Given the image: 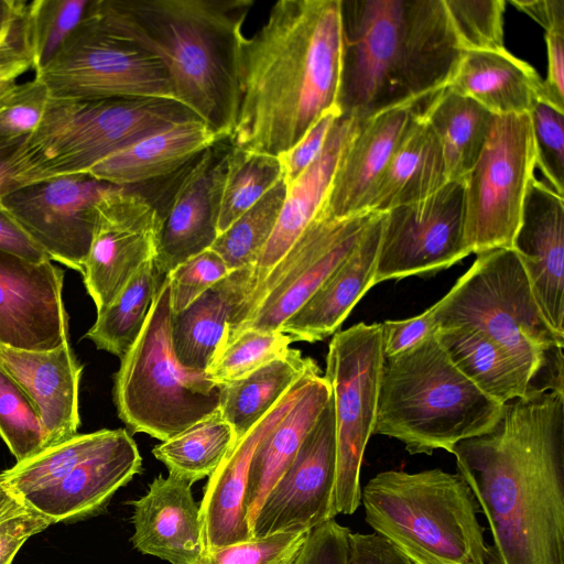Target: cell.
<instances>
[{
	"label": "cell",
	"instance_id": "obj_11",
	"mask_svg": "<svg viewBox=\"0 0 564 564\" xmlns=\"http://www.w3.org/2000/svg\"><path fill=\"white\" fill-rule=\"evenodd\" d=\"M93 3V2H91ZM35 77L56 99H175L162 62L105 29L89 11L56 56ZM177 101V100H176Z\"/></svg>",
	"mask_w": 564,
	"mask_h": 564
},
{
	"label": "cell",
	"instance_id": "obj_48",
	"mask_svg": "<svg viewBox=\"0 0 564 564\" xmlns=\"http://www.w3.org/2000/svg\"><path fill=\"white\" fill-rule=\"evenodd\" d=\"M230 272L221 257L212 249L180 263L166 275L170 282L172 314L184 311Z\"/></svg>",
	"mask_w": 564,
	"mask_h": 564
},
{
	"label": "cell",
	"instance_id": "obj_27",
	"mask_svg": "<svg viewBox=\"0 0 564 564\" xmlns=\"http://www.w3.org/2000/svg\"><path fill=\"white\" fill-rule=\"evenodd\" d=\"M220 139L200 119L185 120L110 154L86 174L120 187L151 184L173 176Z\"/></svg>",
	"mask_w": 564,
	"mask_h": 564
},
{
	"label": "cell",
	"instance_id": "obj_33",
	"mask_svg": "<svg viewBox=\"0 0 564 564\" xmlns=\"http://www.w3.org/2000/svg\"><path fill=\"white\" fill-rule=\"evenodd\" d=\"M435 336L453 365L500 404L529 394L532 375L484 332L467 325L436 327Z\"/></svg>",
	"mask_w": 564,
	"mask_h": 564
},
{
	"label": "cell",
	"instance_id": "obj_24",
	"mask_svg": "<svg viewBox=\"0 0 564 564\" xmlns=\"http://www.w3.org/2000/svg\"><path fill=\"white\" fill-rule=\"evenodd\" d=\"M0 366L34 404L45 431L46 447L77 434L83 366L69 340L45 351L0 346Z\"/></svg>",
	"mask_w": 564,
	"mask_h": 564
},
{
	"label": "cell",
	"instance_id": "obj_1",
	"mask_svg": "<svg viewBox=\"0 0 564 564\" xmlns=\"http://www.w3.org/2000/svg\"><path fill=\"white\" fill-rule=\"evenodd\" d=\"M452 454L487 519L489 564H564V393L505 403Z\"/></svg>",
	"mask_w": 564,
	"mask_h": 564
},
{
	"label": "cell",
	"instance_id": "obj_32",
	"mask_svg": "<svg viewBox=\"0 0 564 564\" xmlns=\"http://www.w3.org/2000/svg\"><path fill=\"white\" fill-rule=\"evenodd\" d=\"M330 397L332 388L322 370L314 372L293 408L258 445L251 459L243 500L249 524L270 489L293 460Z\"/></svg>",
	"mask_w": 564,
	"mask_h": 564
},
{
	"label": "cell",
	"instance_id": "obj_53",
	"mask_svg": "<svg viewBox=\"0 0 564 564\" xmlns=\"http://www.w3.org/2000/svg\"><path fill=\"white\" fill-rule=\"evenodd\" d=\"M53 522L28 508L0 521V564H12L21 546Z\"/></svg>",
	"mask_w": 564,
	"mask_h": 564
},
{
	"label": "cell",
	"instance_id": "obj_5",
	"mask_svg": "<svg viewBox=\"0 0 564 564\" xmlns=\"http://www.w3.org/2000/svg\"><path fill=\"white\" fill-rule=\"evenodd\" d=\"M502 405L453 365L434 332L383 358L372 435L400 441L411 455L452 454L458 442L490 430Z\"/></svg>",
	"mask_w": 564,
	"mask_h": 564
},
{
	"label": "cell",
	"instance_id": "obj_51",
	"mask_svg": "<svg viewBox=\"0 0 564 564\" xmlns=\"http://www.w3.org/2000/svg\"><path fill=\"white\" fill-rule=\"evenodd\" d=\"M338 116L337 109L323 115L297 144L279 156L286 186H290L319 154Z\"/></svg>",
	"mask_w": 564,
	"mask_h": 564
},
{
	"label": "cell",
	"instance_id": "obj_14",
	"mask_svg": "<svg viewBox=\"0 0 564 564\" xmlns=\"http://www.w3.org/2000/svg\"><path fill=\"white\" fill-rule=\"evenodd\" d=\"M470 254L464 240V183L384 213L373 285L433 274Z\"/></svg>",
	"mask_w": 564,
	"mask_h": 564
},
{
	"label": "cell",
	"instance_id": "obj_9",
	"mask_svg": "<svg viewBox=\"0 0 564 564\" xmlns=\"http://www.w3.org/2000/svg\"><path fill=\"white\" fill-rule=\"evenodd\" d=\"M432 307L436 327L471 326L506 349L532 375L530 390L546 350L564 347V336L546 322L511 248L477 254L468 271Z\"/></svg>",
	"mask_w": 564,
	"mask_h": 564
},
{
	"label": "cell",
	"instance_id": "obj_10",
	"mask_svg": "<svg viewBox=\"0 0 564 564\" xmlns=\"http://www.w3.org/2000/svg\"><path fill=\"white\" fill-rule=\"evenodd\" d=\"M382 362L381 323L336 332L328 345L324 377L336 424V516L352 514L361 505L360 470L376 423Z\"/></svg>",
	"mask_w": 564,
	"mask_h": 564
},
{
	"label": "cell",
	"instance_id": "obj_52",
	"mask_svg": "<svg viewBox=\"0 0 564 564\" xmlns=\"http://www.w3.org/2000/svg\"><path fill=\"white\" fill-rule=\"evenodd\" d=\"M433 307H429L417 316L384 321L381 323V343L383 358L405 351L434 333Z\"/></svg>",
	"mask_w": 564,
	"mask_h": 564
},
{
	"label": "cell",
	"instance_id": "obj_2",
	"mask_svg": "<svg viewBox=\"0 0 564 564\" xmlns=\"http://www.w3.org/2000/svg\"><path fill=\"white\" fill-rule=\"evenodd\" d=\"M340 0H280L246 37L232 147L281 156L337 109Z\"/></svg>",
	"mask_w": 564,
	"mask_h": 564
},
{
	"label": "cell",
	"instance_id": "obj_28",
	"mask_svg": "<svg viewBox=\"0 0 564 564\" xmlns=\"http://www.w3.org/2000/svg\"><path fill=\"white\" fill-rule=\"evenodd\" d=\"M358 123L352 118L338 116L319 154L288 186L274 230L253 267V290L288 252L322 207L339 158Z\"/></svg>",
	"mask_w": 564,
	"mask_h": 564
},
{
	"label": "cell",
	"instance_id": "obj_25",
	"mask_svg": "<svg viewBox=\"0 0 564 564\" xmlns=\"http://www.w3.org/2000/svg\"><path fill=\"white\" fill-rule=\"evenodd\" d=\"M192 482L159 475L144 496L132 501L133 546L171 564H194L204 554L199 507Z\"/></svg>",
	"mask_w": 564,
	"mask_h": 564
},
{
	"label": "cell",
	"instance_id": "obj_8",
	"mask_svg": "<svg viewBox=\"0 0 564 564\" xmlns=\"http://www.w3.org/2000/svg\"><path fill=\"white\" fill-rule=\"evenodd\" d=\"M171 291L161 282L145 323L113 377L118 416L132 433L166 441L219 409L220 388L183 366L171 335Z\"/></svg>",
	"mask_w": 564,
	"mask_h": 564
},
{
	"label": "cell",
	"instance_id": "obj_12",
	"mask_svg": "<svg viewBox=\"0 0 564 564\" xmlns=\"http://www.w3.org/2000/svg\"><path fill=\"white\" fill-rule=\"evenodd\" d=\"M377 214L362 212L334 217L322 205L288 252L232 315L221 348L246 329L278 330L350 254Z\"/></svg>",
	"mask_w": 564,
	"mask_h": 564
},
{
	"label": "cell",
	"instance_id": "obj_55",
	"mask_svg": "<svg viewBox=\"0 0 564 564\" xmlns=\"http://www.w3.org/2000/svg\"><path fill=\"white\" fill-rule=\"evenodd\" d=\"M547 77L542 82L540 98L564 111V29L545 32Z\"/></svg>",
	"mask_w": 564,
	"mask_h": 564
},
{
	"label": "cell",
	"instance_id": "obj_22",
	"mask_svg": "<svg viewBox=\"0 0 564 564\" xmlns=\"http://www.w3.org/2000/svg\"><path fill=\"white\" fill-rule=\"evenodd\" d=\"M138 446L124 429L57 481L21 498L53 523L86 518L102 510L115 492L141 471Z\"/></svg>",
	"mask_w": 564,
	"mask_h": 564
},
{
	"label": "cell",
	"instance_id": "obj_42",
	"mask_svg": "<svg viewBox=\"0 0 564 564\" xmlns=\"http://www.w3.org/2000/svg\"><path fill=\"white\" fill-rule=\"evenodd\" d=\"M292 338L279 330L246 329L234 336L206 369L218 384L240 379L285 356Z\"/></svg>",
	"mask_w": 564,
	"mask_h": 564
},
{
	"label": "cell",
	"instance_id": "obj_38",
	"mask_svg": "<svg viewBox=\"0 0 564 564\" xmlns=\"http://www.w3.org/2000/svg\"><path fill=\"white\" fill-rule=\"evenodd\" d=\"M117 430L75 434L0 473V482L20 500L25 495L63 478L76 465L105 446Z\"/></svg>",
	"mask_w": 564,
	"mask_h": 564
},
{
	"label": "cell",
	"instance_id": "obj_50",
	"mask_svg": "<svg viewBox=\"0 0 564 564\" xmlns=\"http://www.w3.org/2000/svg\"><path fill=\"white\" fill-rule=\"evenodd\" d=\"M26 3L0 31V75L20 77L33 69L34 63L25 18Z\"/></svg>",
	"mask_w": 564,
	"mask_h": 564
},
{
	"label": "cell",
	"instance_id": "obj_35",
	"mask_svg": "<svg viewBox=\"0 0 564 564\" xmlns=\"http://www.w3.org/2000/svg\"><path fill=\"white\" fill-rule=\"evenodd\" d=\"M317 364L297 349L249 375L219 384V413L232 427L236 441L258 423L283 395Z\"/></svg>",
	"mask_w": 564,
	"mask_h": 564
},
{
	"label": "cell",
	"instance_id": "obj_37",
	"mask_svg": "<svg viewBox=\"0 0 564 564\" xmlns=\"http://www.w3.org/2000/svg\"><path fill=\"white\" fill-rule=\"evenodd\" d=\"M236 442L231 425L219 410L152 449L169 474L192 484L209 477Z\"/></svg>",
	"mask_w": 564,
	"mask_h": 564
},
{
	"label": "cell",
	"instance_id": "obj_29",
	"mask_svg": "<svg viewBox=\"0 0 564 564\" xmlns=\"http://www.w3.org/2000/svg\"><path fill=\"white\" fill-rule=\"evenodd\" d=\"M253 267L232 270L184 311L172 314V344L178 361L192 369L209 367L221 348L227 326L253 290Z\"/></svg>",
	"mask_w": 564,
	"mask_h": 564
},
{
	"label": "cell",
	"instance_id": "obj_17",
	"mask_svg": "<svg viewBox=\"0 0 564 564\" xmlns=\"http://www.w3.org/2000/svg\"><path fill=\"white\" fill-rule=\"evenodd\" d=\"M336 424L333 393L293 460L253 518L252 538L311 531L335 519Z\"/></svg>",
	"mask_w": 564,
	"mask_h": 564
},
{
	"label": "cell",
	"instance_id": "obj_30",
	"mask_svg": "<svg viewBox=\"0 0 564 564\" xmlns=\"http://www.w3.org/2000/svg\"><path fill=\"white\" fill-rule=\"evenodd\" d=\"M535 69L506 48L464 51L446 87L469 97L494 116L529 113L540 98Z\"/></svg>",
	"mask_w": 564,
	"mask_h": 564
},
{
	"label": "cell",
	"instance_id": "obj_15",
	"mask_svg": "<svg viewBox=\"0 0 564 564\" xmlns=\"http://www.w3.org/2000/svg\"><path fill=\"white\" fill-rule=\"evenodd\" d=\"M113 186L89 174L63 175L24 184L0 202L51 260L83 273L96 204Z\"/></svg>",
	"mask_w": 564,
	"mask_h": 564
},
{
	"label": "cell",
	"instance_id": "obj_26",
	"mask_svg": "<svg viewBox=\"0 0 564 564\" xmlns=\"http://www.w3.org/2000/svg\"><path fill=\"white\" fill-rule=\"evenodd\" d=\"M384 214L378 213L350 254L333 271L279 332L293 341L316 343L335 334L364 294L373 286Z\"/></svg>",
	"mask_w": 564,
	"mask_h": 564
},
{
	"label": "cell",
	"instance_id": "obj_39",
	"mask_svg": "<svg viewBox=\"0 0 564 564\" xmlns=\"http://www.w3.org/2000/svg\"><path fill=\"white\" fill-rule=\"evenodd\" d=\"M283 177L279 158L232 147L221 192L218 235Z\"/></svg>",
	"mask_w": 564,
	"mask_h": 564
},
{
	"label": "cell",
	"instance_id": "obj_49",
	"mask_svg": "<svg viewBox=\"0 0 564 564\" xmlns=\"http://www.w3.org/2000/svg\"><path fill=\"white\" fill-rule=\"evenodd\" d=\"M350 530L335 519L312 529L293 564H347Z\"/></svg>",
	"mask_w": 564,
	"mask_h": 564
},
{
	"label": "cell",
	"instance_id": "obj_47",
	"mask_svg": "<svg viewBox=\"0 0 564 564\" xmlns=\"http://www.w3.org/2000/svg\"><path fill=\"white\" fill-rule=\"evenodd\" d=\"M50 98L36 77L17 84L0 100V144L22 142L36 128Z\"/></svg>",
	"mask_w": 564,
	"mask_h": 564
},
{
	"label": "cell",
	"instance_id": "obj_45",
	"mask_svg": "<svg viewBox=\"0 0 564 564\" xmlns=\"http://www.w3.org/2000/svg\"><path fill=\"white\" fill-rule=\"evenodd\" d=\"M535 167L558 195L564 193V111L538 99L529 111Z\"/></svg>",
	"mask_w": 564,
	"mask_h": 564
},
{
	"label": "cell",
	"instance_id": "obj_13",
	"mask_svg": "<svg viewBox=\"0 0 564 564\" xmlns=\"http://www.w3.org/2000/svg\"><path fill=\"white\" fill-rule=\"evenodd\" d=\"M534 169L529 113L495 116L464 181V240L470 253L511 248Z\"/></svg>",
	"mask_w": 564,
	"mask_h": 564
},
{
	"label": "cell",
	"instance_id": "obj_58",
	"mask_svg": "<svg viewBox=\"0 0 564 564\" xmlns=\"http://www.w3.org/2000/svg\"><path fill=\"white\" fill-rule=\"evenodd\" d=\"M22 143L0 144V199L24 185L15 166L17 152Z\"/></svg>",
	"mask_w": 564,
	"mask_h": 564
},
{
	"label": "cell",
	"instance_id": "obj_60",
	"mask_svg": "<svg viewBox=\"0 0 564 564\" xmlns=\"http://www.w3.org/2000/svg\"><path fill=\"white\" fill-rule=\"evenodd\" d=\"M26 1L0 0V31L22 10Z\"/></svg>",
	"mask_w": 564,
	"mask_h": 564
},
{
	"label": "cell",
	"instance_id": "obj_46",
	"mask_svg": "<svg viewBox=\"0 0 564 564\" xmlns=\"http://www.w3.org/2000/svg\"><path fill=\"white\" fill-rule=\"evenodd\" d=\"M310 531L280 532L204 552L194 564H293Z\"/></svg>",
	"mask_w": 564,
	"mask_h": 564
},
{
	"label": "cell",
	"instance_id": "obj_57",
	"mask_svg": "<svg viewBox=\"0 0 564 564\" xmlns=\"http://www.w3.org/2000/svg\"><path fill=\"white\" fill-rule=\"evenodd\" d=\"M511 3L544 30L564 29V0H517Z\"/></svg>",
	"mask_w": 564,
	"mask_h": 564
},
{
	"label": "cell",
	"instance_id": "obj_31",
	"mask_svg": "<svg viewBox=\"0 0 564 564\" xmlns=\"http://www.w3.org/2000/svg\"><path fill=\"white\" fill-rule=\"evenodd\" d=\"M447 182L441 143L421 113L393 152L366 209L384 214L431 196Z\"/></svg>",
	"mask_w": 564,
	"mask_h": 564
},
{
	"label": "cell",
	"instance_id": "obj_59",
	"mask_svg": "<svg viewBox=\"0 0 564 564\" xmlns=\"http://www.w3.org/2000/svg\"><path fill=\"white\" fill-rule=\"evenodd\" d=\"M28 508L9 488L0 482V521Z\"/></svg>",
	"mask_w": 564,
	"mask_h": 564
},
{
	"label": "cell",
	"instance_id": "obj_3",
	"mask_svg": "<svg viewBox=\"0 0 564 564\" xmlns=\"http://www.w3.org/2000/svg\"><path fill=\"white\" fill-rule=\"evenodd\" d=\"M339 116L426 106L464 54L444 0H340Z\"/></svg>",
	"mask_w": 564,
	"mask_h": 564
},
{
	"label": "cell",
	"instance_id": "obj_56",
	"mask_svg": "<svg viewBox=\"0 0 564 564\" xmlns=\"http://www.w3.org/2000/svg\"><path fill=\"white\" fill-rule=\"evenodd\" d=\"M0 250L13 253L33 262L51 260L50 257L29 237L1 202Z\"/></svg>",
	"mask_w": 564,
	"mask_h": 564
},
{
	"label": "cell",
	"instance_id": "obj_61",
	"mask_svg": "<svg viewBox=\"0 0 564 564\" xmlns=\"http://www.w3.org/2000/svg\"><path fill=\"white\" fill-rule=\"evenodd\" d=\"M18 78L14 75H0V100L15 87Z\"/></svg>",
	"mask_w": 564,
	"mask_h": 564
},
{
	"label": "cell",
	"instance_id": "obj_41",
	"mask_svg": "<svg viewBox=\"0 0 564 564\" xmlns=\"http://www.w3.org/2000/svg\"><path fill=\"white\" fill-rule=\"evenodd\" d=\"M93 0H34L26 3L33 70L46 66L86 18Z\"/></svg>",
	"mask_w": 564,
	"mask_h": 564
},
{
	"label": "cell",
	"instance_id": "obj_4",
	"mask_svg": "<svg viewBox=\"0 0 564 564\" xmlns=\"http://www.w3.org/2000/svg\"><path fill=\"white\" fill-rule=\"evenodd\" d=\"M253 0H93L109 32L158 57L175 99L229 138L240 104L243 23Z\"/></svg>",
	"mask_w": 564,
	"mask_h": 564
},
{
	"label": "cell",
	"instance_id": "obj_43",
	"mask_svg": "<svg viewBox=\"0 0 564 564\" xmlns=\"http://www.w3.org/2000/svg\"><path fill=\"white\" fill-rule=\"evenodd\" d=\"M0 436L17 463L46 448L45 431L34 404L1 366Z\"/></svg>",
	"mask_w": 564,
	"mask_h": 564
},
{
	"label": "cell",
	"instance_id": "obj_20",
	"mask_svg": "<svg viewBox=\"0 0 564 564\" xmlns=\"http://www.w3.org/2000/svg\"><path fill=\"white\" fill-rule=\"evenodd\" d=\"M318 365L307 371L243 436L238 438L209 476L199 506L205 552L252 538L245 495L252 456L260 442L289 413Z\"/></svg>",
	"mask_w": 564,
	"mask_h": 564
},
{
	"label": "cell",
	"instance_id": "obj_54",
	"mask_svg": "<svg viewBox=\"0 0 564 564\" xmlns=\"http://www.w3.org/2000/svg\"><path fill=\"white\" fill-rule=\"evenodd\" d=\"M347 564H412L388 539L373 533H352L348 538Z\"/></svg>",
	"mask_w": 564,
	"mask_h": 564
},
{
	"label": "cell",
	"instance_id": "obj_6",
	"mask_svg": "<svg viewBox=\"0 0 564 564\" xmlns=\"http://www.w3.org/2000/svg\"><path fill=\"white\" fill-rule=\"evenodd\" d=\"M365 520L412 564H489L475 497L441 468L384 470L361 488Z\"/></svg>",
	"mask_w": 564,
	"mask_h": 564
},
{
	"label": "cell",
	"instance_id": "obj_16",
	"mask_svg": "<svg viewBox=\"0 0 564 564\" xmlns=\"http://www.w3.org/2000/svg\"><path fill=\"white\" fill-rule=\"evenodd\" d=\"M160 229V213L139 187L113 186L101 196L82 273L97 313L116 299L147 261L155 259Z\"/></svg>",
	"mask_w": 564,
	"mask_h": 564
},
{
	"label": "cell",
	"instance_id": "obj_34",
	"mask_svg": "<svg viewBox=\"0 0 564 564\" xmlns=\"http://www.w3.org/2000/svg\"><path fill=\"white\" fill-rule=\"evenodd\" d=\"M423 117L434 130L448 182H463L477 162L495 116L469 97L445 87L427 104Z\"/></svg>",
	"mask_w": 564,
	"mask_h": 564
},
{
	"label": "cell",
	"instance_id": "obj_40",
	"mask_svg": "<svg viewBox=\"0 0 564 564\" xmlns=\"http://www.w3.org/2000/svg\"><path fill=\"white\" fill-rule=\"evenodd\" d=\"M286 191L288 186L282 177L253 206L217 236L209 249L221 257L230 271L256 265L274 230Z\"/></svg>",
	"mask_w": 564,
	"mask_h": 564
},
{
	"label": "cell",
	"instance_id": "obj_21",
	"mask_svg": "<svg viewBox=\"0 0 564 564\" xmlns=\"http://www.w3.org/2000/svg\"><path fill=\"white\" fill-rule=\"evenodd\" d=\"M511 249L549 325L564 336V198L535 176Z\"/></svg>",
	"mask_w": 564,
	"mask_h": 564
},
{
	"label": "cell",
	"instance_id": "obj_44",
	"mask_svg": "<svg viewBox=\"0 0 564 564\" xmlns=\"http://www.w3.org/2000/svg\"><path fill=\"white\" fill-rule=\"evenodd\" d=\"M464 51L503 50V0H444Z\"/></svg>",
	"mask_w": 564,
	"mask_h": 564
},
{
	"label": "cell",
	"instance_id": "obj_18",
	"mask_svg": "<svg viewBox=\"0 0 564 564\" xmlns=\"http://www.w3.org/2000/svg\"><path fill=\"white\" fill-rule=\"evenodd\" d=\"M231 148L229 138L220 139L172 176L164 204L156 206L161 229L154 264L160 280L216 240Z\"/></svg>",
	"mask_w": 564,
	"mask_h": 564
},
{
	"label": "cell",
	"instance_id": "obj_7",
	"mask_svg": "<svg viewBox=\"0 0 564 564\" xmlns=\"http://www.w3.org/2000/svg\"><path fill=\"white\" fill-rule=\"evenodd\" d=\"M189 119L187 107L164 98H48L36 128L17 152L24 184L86 174L98 162L134 142Z\"/></svg>",
	"mask_w": 564,
	"mask_h": 564
},
{
	"label": "cell",
	"instance_id": "obj_19",
	"mask_svg": "<svg viewBox=\"0 0 564 564\" xmlns=\"http://www.w3.org/2000/svg\"><path fill=\"white\" fill-rule=\"evenodd\" d=\"M64 271L0 250V346L31 351L68 341Z\"/></svg>",
	"mask_w": 564,
	"mask_h": 564
},
{
	"label": "cell",
	"instance_id": "obj_23",
	"mask_svg": "<svg viewBox=\"0 0 564 564\" xmlns=\"http://www.w3.org/2000/svg\"><path fill=\"white\" fill-rule=\"evenodd\" d=\"M426 106L390 109L358 123L339 158L323 203L329 215L346 217L368 212L370 195L393 152Z\"/></svg>",
	"mask_w": 564,
	"mask_h": 564
},
{
	"label": "cell",
	"instance_id": "obj_36",
	"mask_svg": "<svg viewBox=\"0 0 564 564\" xmlns=\"http://www.w3.org/2000/svg\"><path fill=\"white\" fill-rule=\"evenodd\" d=\"M162 281L154 259L147 261L116 299L97 313L85 337L98 349L121 358L139 336Z\"/></svg>",
	"mask_w": 564,
	"mask_h": 564
}]
</instances>
